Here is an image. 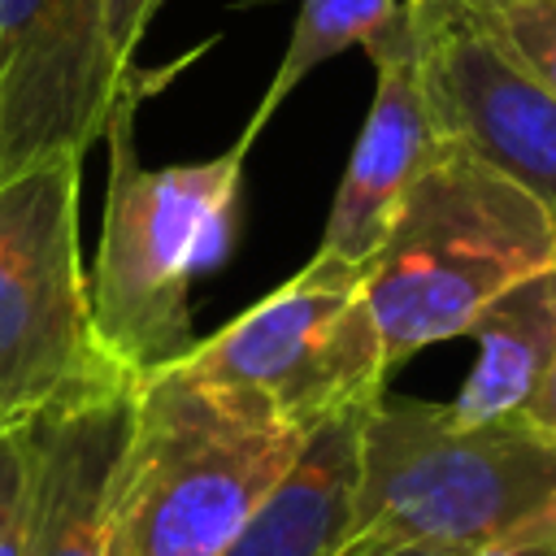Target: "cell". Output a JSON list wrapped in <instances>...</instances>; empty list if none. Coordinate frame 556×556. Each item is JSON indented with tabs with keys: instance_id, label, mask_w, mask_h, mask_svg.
Returning <instances> with one entry per match:
<instances>
[{
	"instance_id": "11",
	"label": "cell",
	"mask_w": 556,
	"mask_h": 556,
	"mask_svg": "<svg viewBox=\"0 0 556 556\" xmlns=\"http://www.w3.org/2000/svg\"><path fill=\"white\" fill-rule=\"evenodd\" d=\"M478 339V365L447 408L460 426L526 421V408L556 352V269H543L500 300H491L469 326Z\"/></svg>"
},
{
	"instance_id": "14",
	"label": "cell",
	"mask_w": 556,
	"mask_h": 556,
	"mask_svg": "<svg viewBox=\"0 0 556 556\" xmlns=\"http://www.w3.org/2000/svg\"><path fill=\"white\" fill-rule=\"evenodd\" d=\"M491 43L556 100V0H491L469 9Z\"/></svg>"
},
{
	"instance_id": "2",
	"label": "cell",
	"mask_w": 556,
	"mask_h": 556,
	"mask_svg": "<svg viewBox=\"0 0 556 556\" xmlns=\"http://www.w3.org/2000/svg\"><path fill=\"white\" fill-rule=\"evenodd\" d=\"M556 513V443L530 421L460 426L443 404L378 400L361 421L348 530L330 556L478 552Z\"/></svg>"
},
{
	"instance_id": "8",
	"label": "cell",
	"mask_w": 556,
	"mask_h": 556,
	"mask_svg": "<svg viewBox=\"0 0 556 556\" xmlns=\"http://www.w3.org/2000/svg\"><path fill=\"white\" fill-rule=\"evenodd\" d=\"M404 9L439 143L491 165L556 222V100L491 43L469 9Z\"/></svg>"
},
{
	"instance_id": "18",
	"label": "cell",
	"mask_w": 556,
	"mask_h": 556,
	"mask_svg": "<svg viewBox=\"0 0 556 556\" xmlns=\"http://www.w3.org/2000/svg\"><path fill=\"white\" fill-rule=\"evenodd\" d=\"M526 421H530L539 434H547V439L556 443V352H552V365H547V374H543V382H539L530 408H526Z\"/></svg>"
},
{
	"instance_id": "12",
	"label": "cell",
	"mask_w": 556,
	"mask_h": 556,
	"mask_svg": "<svg viewBox=\"0 0 556 556\" xmlns=\"http://www.w3.org/2000/svg\"><path fill=\"white\" fill-rule=\"evenodd\" d=\"M361 421L365 413L317 430L304 443L295 469L222 556H330L352 513Z\"/></svg>"
},
{
	"instance_id": "10",
	"label": "cell",
	"mask_w": 556,
	"mask_h": 556,
	"mask_svg": "<svg viewBox=\"0 0 556 556\" xmlns=\"http://www.w3.org/2000/svg\"><path fill=\"white\" fill-rule=\"evenodd\" d=\"M135 387L70 404L22 430L30 465L26 556H113V482Z\"/></svg>"
},
{
	"instance_id": "16",
	"label": "cell",
	"mask_w": 556,
	"mask_h": 556,
	"mask_svg": "<svg viewBox=\"0 0 556 556\" xmlns=\"http://www.w3.org/2000/svg\"><path fill=\"white\" fill-rule=\"evenodd\" d=\"M165 0H109V39H113V52L117 61L130 70V56L148 30V22L156 17Z\"/></svg>"
},
{
	"instance_id": "4",
	"label": "cell",
	"mask_w": 556,
	"mask_h": 556,
	"mask_svg": "<svg viewBox=\"0 0 556 556\" xmlns=\"http://www.w3.org/2000/svg\"><path fill=\"white\" fill-rule=\"evenodd\" d=\"M543 269H556V222L543 204L469 152L439 143L365 261L387 365L469 334L491 300Z\"/></svg>"
},
{
	"instance_id": "1",
	"label": "cell",
	"mask_w": 556,
	"mask_h": 556,
	"mask_svg": "<svg viewBox=\"0 0 556 556\" xmlns=\"http://www.w3.org/2000/svg\"><path fill=\"white\" fill-rule=\"evenodd\" d=\"M304 443L252 391L182 365L143 378L113 482V556H222Z\"/></svg>"
},
{
	"instance_id": "15",
	"label": "cell",
	"mask_w": 556,
	"mask_h": 556,
	"mask_svg": "<svg viewBox=\"0 0 556 556\" xmlns=\"http://www.w3.org/2000/svg\"><path fill=\"white\" fill-rule=\"evenodd\" d=\"M26 504L30 465L22 430L0 426V556H26Z\"/></svg>"
},
{
	"instance_id": "9",
	"label": "cell",
	"mask_w": 556,
	"mask_h": 556,
	"mask_svg": "<svg viewBox=\"0 0 556 556\" xmlns=\"http://www.w3.org/2000/svg\"><path fill=\"white\" fill-rule=\"evenodd\" d=\"M369 61L378 70V87H374L365 126L356 135V148L348 156V169L339 178V191L321 230V248H317V256H330L343 265H365L378 252L408 187L421 178V169L439 152L408 13H404V26L369 52Z\"/></svg>"
},
{
	"instance_id": "17",
	"label": "cell",
	"mask_w": 556,
	"mask_h": 556,
	"mask_svg": "<svg viewBox=\"0 0 556 556\" xmlns=\"http://www.w3.org/2000/svg\"><path fill=\"white\" fill-rule=\"evenodd\" d=\"M473 556H556V513L543 517L539 526L521 530V534H508L491 547H478Z\"/></svg>"
},
{
	"instance_id": "3",
	"label": "cell",
	"mask_w": 556,
	"mask_h": 556,
	"mask_svg": "<svg viewBox=\"0 0 556 556\" xmlns=\"http://www.w3.org/2000/svg\"><path fill=\"white\" fill-rule=\"evenodd\" d=\"M130 117L126 87L104 126L113 156L87 304L104 356L130 382H143L200 343L191 334V282L226 252L248 148L148 169L135 156Z\"/></svg>"
},
{
	"instance_id": "13",
	"label": "cell",
	"mask_w": 556,
	"mask_h": 556,
	"mask_svg": "<svg viewBox=\"0 0 556 556\" xmlns=\"http://www.w3.org/2000/svg\"><path fill=\"white\" fill-rule=\"evenodd\" d=\"M404 0H300V13H295V26H291V39H287V52L261 96V104L252 109L243 135L235 139L239 148H252L256 135L269 126V117L278 113V104L317 70L326 65L330 56L348 52V48H365L374 52L378 43H387L400 26H404Z\"/></svg>"
},
{
	"instance_id": "5",
	"label": "cell",
	"mask_w": 556,
	"mask_h": 556,
	"mask_svg": "<svg viewBox=\"0 0 556 556\" xmlns=\"http://www.w3.org/2000/svg\"><path fill=\"white\" fill-rule=\"evenodd\" d=\"M78 182L83 156H52L0 187V426L9 430L139 387L91 330Z\"/></svg>"
},
{
	"instance_id": "7",
	"label": "cell",
	"mask_w": 556,
	"mask_h": 556,
	"mask_svg": "<svg viewBox=\"0 0 556 556\" xmlns=\"http://www.w3.org/2000/svg\"><path fill=\"white\" fill-rule=\"evenodd\" d=\"M126 87L109 0H0V187L52 156H87Z\"/></svg>"
},
{
	"instance_id": "19",
	"label": "cell",
	"mask_w": 556,
	"mask_h": 556,
	"mask_svg": "<svg viewBox=\"0 0 556 556\" xmlns=\"http://www.w3.org/2000/svg\"><path fill=\"white\" fill-rule=\"evenodd\" d=\"M404 4H439V9H478V4H491V0H404Z\"/></svg>"
},
{
	"instance_id": "6",
	"label": "cell",
	"mask_w": 556,
	"mask_h": 556,
	"mask_svg": "<svg viewBox=\"0 0 556 556\" xmlns=\"http://www.w3.org/2000/svg\"><path fill=\"white\" fill-rule=\"evenodd\" d=\"M222 387L252 391L300 434L361 417L382 400L387 352L365 295V265L317 256L182 361Z\"/></svg>"
}]
</instances>
